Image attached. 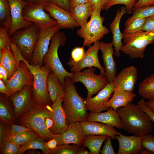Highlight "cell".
<instances>
[{
    "mask_svg": "<svg viewBox=\"0 0 154 154\" xmlns=\"http://www.w3.org/2000/svg\"><path fill=\"white\" fill-rule=\"evenodd\" d=\"M40 28L33 23L29 27L20 29L11 37L12 42L21 49L24 58L30 60L38 37Z\"/></svg>",
    "mask_w": 154,
    "mask_h": 154,
    "instance_id": "obj_9",
    "label": "cell"
},
{
    "mask_svg": "<svg viewBox=\"0 0 154 154\" xmlns=\"http://www.w3.org/2000/svg\"><path fill=\"white\" fill-rule=\"evenodd\" d=\"M101 11L94 10L89 21L84 26L77 30V35L84 39L83 46L89 47L108 33V29L103 25L105 18L101 16Z\"/></svg>",
    "mask_w": 154,
    "mask_h": 154,
    "instance_id": "obj_7",
    "label": "cell"
},
{
    "mask_svg": "<svg viewBox=\"0 0 154 154\" xmlns=\"http://www.w3.org/2000/svg\"><path fill=\"white\" fill-rule=\"evenodd\" d=\"M52 106L50 105H35L30 110L25 113L18 118V121L23 126L35 131L44 139L53 138L54 134L45 124L46 118H51Z\"/></svg>",
    "mask_w": 154,
    "mask_h": 154,
    "instance_id": "obj_3",
    "label": "cell"
},
{
    "mask_svg": "<svg viewBox=\"0 0 154 154\" xmlns=\"http://www.w3.org/2000/svg\"><path fill=\"white\" fill-rule=\"evenodd\" d=\"M7 124L2 122L0 124V148H2L4 145L8 141L9 137L10 126Z\"/></svg>",
    "mask_w": 154,
    "mask_h": 154,
    "instance_id": "obj_42",
    "label": "cell"
},
{
    "mask_svg": "<svg viewBox=\"0 0 154 154\" xmlns=\"http://www.w3.org/2000/svg\"><path fill=\"white\" fill-rule=\"evenodd\" d=\"M89 2L88 0H70V4L72 7Z\"/></svg>",
    "mask_w": 154,
    "mask_h": 154,
    "instance_id": "obj_54",
    "label": "cell"
},
{
    "mask_svg": "<svg viewBox=\"0 0 154 154\" xmlns=\"http://www.w3.org/2000/svg\"><path fill=\"white\" fill-rule=\"evenodd\" d=\"M123 39L125 44L121 47L120 51L131 59H143L147 46L154 43V31L141 30L133 34L123 33Z\"/></svg>",
    "mask_w": 154,
    "mask_h": 154,
    "instance_id": "obj_6",
    "label": "cell"
},
{
    "mask_svg": "<svg viewBox=\"0 0 154 154\" xmlns=\"http://www.w3.org/2000/svg\"><path fill=\"white\" fill-rule=\"evenodd\" d=\"M139 153L141 154H153L151 152L144 148L140 151Z\"/></svg>",
    "mask_w": 154,
    "mask_h": 154,
    "instance_id": "obj_61",
    "label": "cell"
},
{
    "mask_svg": "<svg viewBox=\"0 0 154 154\" xmlns=\"http://www.w3.org/2000/svg\"><path fill=\"white\" fill-rule=\"evenodd\" d=\"M60 28L58 24L55 27L40 29L39 33L29 60L33 65L42 66L44 56L47 52L53 35L59 31Z\"/></svg>",
    "mask_w": 154,
    "mask_h": 154,
    "instance_id": "obj_11",
    "label": "cell"
},
{
    "mask_svg": "<svg viewBox=\"0 0 154 154\" xmlns=\"http://www.w3.org/2000/svg\"><path fill=\"white\" fill-rule=\"evenodd\" d=\"M96 71L94 67H88L73 73L71 78L74 83L80 82L86 87L87 90L86 98L98 93L108 83L105 74L101 72L99 74H96L95 73Z\"/></svg>",
    "mask_w": 154,
    "mask_h": 154,
    "instance_id": "obj_8",
    "label": "cell"
},
{
    "mask_svg": "<svg viewBox=\"0 0 154 154\" xmlns=\"http://www.w3.org/2000/svg\"><path fill=\"white\" fill-rule=\"evenodd\" d=\"M21 147L8 141L0 149L3 154H18Z\"/></svg>",
    "mask_w": 154,
    "mask_h": 154,
    "instance_id": "obj_41",
    "label": "cell"
},
{
    "mask_svg": "<svg viewBox=\"0 0 154 154\" xmlns=\"http://www.w3.org/2000/svg\"><path fill=\"white\" fill-rule=\"evenodd\" d=\"M63 97H58L52 106L51 118L53 120V123L49 130L53 134L62 133L68 127L66 123V114L62 106Z\"/></svg>",
    "mask_w": 154,
    "mask_h": 154,
    "instance_id": "obj_20",
    "label": "cell"
},
{
    "mask_svg": "<svg viewBox=\"0 0 154 154\" xmlns=\"http://www.w3.org/2000/svg\"><path fill=\"white\" fill-rule=\"evenodd\" d=\"M1 50L2 56L0 64L7 70L9 79L13 75L17 70L15 61L10 46H7Z\"/></svg>",
    "mask_w": 154,
    "mask_h": 154,
    "instance_id": "obj_30",
    "label": "cell"
},
{
    "mask_svg": "<svg viewBox=\"0 0 154 154\" xmlns=\"http://www.w3.org/2000/svg\"><path fill=\"white\" fill-rule=\"evenodd\" d=\"M145 101L142 98L137 102V105L145 112L149 116L152 122H154V114L146 106Z\"/></svg>",
    "mask_w": 154,
    "mask_h": 154,
    "instance_id": "obj_49",
    "label": "cell"
},
{
    "mask_svg": "<svg viewBox=\"0 0 154 154\" xmlns=\"http://www.w3.org/2000/svg\"><path fill=\"white\" fill-rule=\"evenodd\" d=\"M143 136H128L120 132L116 138L118 141L119 148L117 154H132L139 153L144 148L142 144Z\"/></svg>",
    "mask_w": 154,
    "mask_h": 154,
    "instance_id": "obj_21",
    "label": "cell"
},
{
    "mask_svg": "<svg viewBox=\"0 0 154 154\" xmlns=\"http://www.w3.org/2000/svg\"><path fill=\"white\" fill-rule=\"evenodd\" d=\"M53 122L52 119L50 117H47L45 121V124L46 128L49 129L52 126Z\"/></svg>",
    "mask_w": 154,
    "mask_h": 154,
    "instance_id": "obj_58",
    "label": "cell"
},
{
    "mask_svg": "<svg viewBox=\"0 0 154 154\" xmlns=\"http://www.w3.org/2000/svg\"><path fill=\"white\" fill-rule=\"evenodd\" d=\"M19 58L25 63L33 76L32 94L36 105H50L52 101L47 88V80L48 74L52 71L51 69L44 64L40 66L30 64L22 54Z\"/></svg>",
    "mask_w": 154,
    "mask_h": 154,
    "instance_id": "obj_4",
    "label": "cell"
},
{
    "mask_svg": "<svg viewBox=\"0 0 154 154\" xmlns=\"http://www.w3.org/2000/svg\"><path fill=\"white\" fill-rule=\"evenodd\" d=\"M12 22L11 12L8 0H0V25L9 31Z\"/></svg>",
    "mask_w": 154,
    "mask_h": 154,
    "instance_id": "obj_33",
    "label": "cell"
},
{
    "mask_svg": "<svg viewBox=\"0 0 154 154\" xmlns=\"http://www.w3.org/2000/svg\"><path fill=\"white\" fill-rule=\"evenodd\" d=\"M46 3H28L23 8L22 15L26 21L34 23L40 29L52 27L58 25L57 21L45 11Z\"/></svg>",
    "mask_w": 154,
    "mask_h": 154,
    "instance_id": "obj_10",
    "label": "cell"
},
{
    "mask_svg": "<svg viewBox=\"0 0 154 154\" xmlns=\"http://www.w3.org/2000/svg\"><path fill=\"white\" fill-rule=\"evenodd\" d=\"M0 92L5 94L7 96L8 94V89L3 81L0 79Z\"/></svg>",
    "mask_w": 154,
    "mask_h": 154,
    "instance_id": "obj_55",
    "label": "cell"
},
{
    "mask_svg": "<svg viewBox=\"0 0 154 154\" xmlns=\"http://www.w3.org/2000/svg\"><path fill=\"white\" fill-rule=\"evenodd\" d=\"M137 78V70L135 66L125 67L119 72L114 81L115 88L133 92Z\"/></svg>",
    "mask_w": 154,
    "mask_h": 154,
    "instance_id": "obj_22",
    "label": "cell"
},
{
    "mask_svg": "<svg viewBox=\"0 0 154 154\" xmlns=\"http://www.w3.org/2000/svg\"><path fill=\"white\" fill-rule=\"evenodd\" d=\"M64 90L62 106L66 114L67 124L68 125L74 122L86 121L88 114L85 100L78 94L70 77L65 78Z\"/></svg>",
    "mask_w": 154,
    "mask_h": 154,
    "instance_id": "obj_2",
    "label": "cell"
},
{
    "mask_svg": "<svg viewBox=\"0 0 154 154\" xmlns=\"http://www.w3.org/2000/svg\"><path fill=\"white\" fill-rule=\"evenodd\" d=\"M113 92L112 97L107 102V106L109 108L111 107L116 111L118 108L125 106L131 102L136 96L133 92L119 88H116Z\"/></svg>",
    "mask_w": 154,
    "mask_h": 154,
    "instance_id": "obj_26",
    "label": "cell"
},
{
    "mask_svg": "<svg viewBox=\"0 0 154 154\" xmlns=\"http://www.w3.org/2000/svg\"><path fill=\"white\" fill-rule=\"evenodd\" d=\"M11 43L9 31L4 27L0 25V50L8 46L10 47Z\"/></svg>",
    "mask_w": 154,
    "mask_h": 154,
    "instance_id": "obj_40",
    "label": "cell"
},
{
    "mask_svg": "<svg viewBox=\"0 0 154 154\" xmlns=\"http://www.w3.org/2000/svg\"><path fill=\"white\" fill-rule=\"evenodd\" d=\"M46 147L50 149H52L56 148L57 146V141L54 138L50 139L47 142H45Z\"/></svg>",
    "mask_w": 154,
    "mask_h": 154,
    "instance_id": "obj_53",
    "label": "cell"
},
{
    "mask_svg": "<svg viewBox=\"0 0 154 154\" xmlns=\"http://www.w3.org/2000/svg\"><path fill=\"white\" fill-rule=\"evenodd\" d=\"M8 75L6 68L0 64V79L4 82L8 79Z\"/></svg>",
    "mask_w": 154,
    "mask_h": 154,
    "instance_id": "obj_51",
    "label": "cell"
},
{
    "mask_svg": "<svg viewBox=\"0 0 154 154\" xmlns=\"http://www.w3.org/2000/svg\"><path fill=\"white\" fill-rule=\"evenodd\" d=\"M84 52V46L76 47L71 52V58L74 61L78 62L82 58Z\"/></svg>",
    "mask_w": 154,
    "mask_h": 154,
    "instance_id": "obj_44",
    "label": "cell"
},
{
    "mask_svg": "<svg viewBox=\"0 0 154 154\" xmlns=\"http://www.w3.org/2000/svg\"><path fill=\"white\" fill-rule=\"evenodd\" d=\"M66 37L64 32L58 31L52 36L48 50L44 56L43 63L49 67L57 76L61 84L64 89V79L66 76L72 78L73 73L69 72L64 68L58 54L59 48L64 46Z\"/></svg>",
    "mask_w": 154,
    "mask_h": 154,
    "instance_id": "obj_5",
    "label": "cell"
},
{
    "mask_svg": "<svg viewBox=\"0 0 154 154\" xmlns=\"http://www.w3.org/2000/svg\"><path fill=\"white\" fill-rule=\"evenodd\" d=\"M94 9L89 3L72 7L70 14L73 19L82 27L87 23L88 17H91Z\"/></svg>",
    "mask_w": 154,
    "mask_h": 154,
    "instance_id": "obj_27",
    "label": "cell"
},
{
    "mask_svg": "<svg viewBox=\"0 0 154 154\" xmlns=\"http://www.w3.org/2000/svg\"><path fill=\"white\" fill-rule=\"evenodd\" d=\"M44 140L40 136L32 139L22 145L18 154H23L27 150L34 149L41 150L44 154H50V149L45 146Z\"/></svg>",
    "mask_w": 154,
    "mask_h": 154,
    "instance_id": "obj_34",
    "label": "cell"
},
{
    "mask_svg": "<svg viewBox=\"0 0 154 154\" xmlns=\"http://www.w3.org/2000/svg\"><path fill=\"white\" fill-rule=\"evenodd\" d=\"M123 129L136 136L150 133L153 127L149 116L137 105L129 102L117 110Z\"/></svg>",
    "mask_w": 154,
    "mask_h": 154,
    "instance_id": "obj_1",
    "label": "cell"
},
{
    "mask_svg": "<svg viewBox=\"0 0 154 154\" xmlns=\"http://www.w3.org/2000/svg\"><path fill=\"white\" fill-rule=\"evenodd\" d=\"M132 16L126 20L125 26L127 27L135 19L140 18H146L154 15V5L149 6L133 10Z\"/></svg>",
    "mask_w": 154,
    "mask_h": 154,
    "instance_id": "obj_36",
    "label": "cell"
},
{
    "mask_svg": "<svg viewBox=\"0 0 154 154\" xmlns=\"http://www.w3.org/2000/svg\"><path fill=\"white\" fill-rule=\"evenodd\" d=\"M50 2L53 3L70 13L72 7L70 0H49Z\"/></svg>",
    "mask_w": 154,
    "mask_h": 154,
    "instance_id": "obj_47",
    "label": "cell"
},
{
    "mask_svg": "<svg viewBox=\"0 0 154 154\" xmlns=\"http://www.w3.org/2000/svg\"><path fill=\"white\" fill-rule=\"evenodd\" d=\"M138 92L144 99L154 98V74L147 77L140 83Z\"/></svg>",
    "mask_w": 154,
    "mask_h": 154,
    "instance_id": "obj_32",
    "label": "cell"
},
{
    "mask_svg": "<svg viewBox=\"0 0 154 154\" xmlns=\"http://www.w3.org/2000/svg\"><path fill=\"white\" fill-rule=\"evenodd\" d=\"M146 18L137 19L126 27L123 33L133 34L142 30Z\"/></svg>",
    "mask_w": 154,
    "mask_h": 154,
    "instance_id": "obj_38",
    "label": "cell"
},
{
    "mask_svg": "<svg viewBox=\"0 0 154 154\" xmlns=\"http://www.w3.org/2000/svg\"><path fill=\"white\" fill-rule=\"evenodd\" d=\"M47 87L52 104L56 101L58 97L64 96V89L57 75L52 71L48 75Z\"/></svg>",
    "mask_w": 154,
    "mask_h": 154,
    "instance_id": "obj_28",
    "label": "cell"
},
{
    "mask_svg": "<svg viewBox=\"0 0 154 154\" xmlns=\"http://www.w3.org/2000/svg\"><path fill=\"white\" fill-rule=\"evenodd\" d=\"M127 13L125 6L118 9L115 17L110 25V28L112 35V41L114 48V55L117 58L120 55V51L121 47L123 45L122 41L123 38V33L120 29V23L122 16Z\"/></svg>",
    "mask_w": 154,
    "mask_h": 154,
    "instance_id": "obj_25",
    "label": "cell"
},
{
    "mask_svg": "<svg viewBox=\"0 0 154 154\" xmlns=\"http://www.w3.org/2000/svg\"><path fill=\"white\" fill-rule=\"evenodd\" d=\"M108 137L104 135L86 136L83 145L88 149L91 154H99L103 143Z\"/></svg>",
    "mask_w": 154,
    "mask_h": 154,
    "instance_id": "obj_31",
    "label": "cell"
},
{
    "mask_svg": "<svg viewBox=\"0 0 154 154\" xmlns=\"http://www.w3.org/2000/svg\"><path fill=\"white\" fill-rule=\"evenodd\" d=\"M38 136H40L32 130L12 135L9 138L8 141L18 145H23L32 139Z\"/></svg>",
    "mask_w": 154,
    "mask_h": 154,
    "instance_id": "obj_35",
    "label": "cell"
},
{
    "mask_svg": "<svg viewBox=\"0 0 154 154\" xmlns=\"http://www.w3.org/2000/svg\"><path fill=\"white\" fill-rule=\"evenodd\" d=\"M104 9L105 7L109 3L111 0H100Z\"/></svg>",
    "mask_w": 154,
    "mask_h": 154,
    "instance_id": "obj_60",
    "label": "cell"
},
{
    "mask_svg": "<svg viewBox=\"0 0 154 154\" xmlns=\"http://www.w3.org/2000/svg\"><path fill=\"white\" fill-rule=\"evenodd\" d=\"M80 123L86 136L107 135L114 139L119 133L114 127L101 123L87 121Z\"/></svg>",
    "mask_w": 154,
    "mask_h": 154,
    "instance_id": "obj_23",
    "label": "cell"
},
{
    "mask_svg": "<svg viewBox=\"0 0 154 154\" xmlns=\"http://www.w3.org/2000/svg\"><path fill=\"white\" fill-rule=\"evenodd\" d=\"M29 3L39 4L47 3L49 2V0H23Z\"/></svg>",
    "mask_w": 154,
    "mask_h": 154,
    "instance_id": "obj_57",
    "label": "cell"
},
{
    "mask_svg": "<svg viewBox=\"0 0 154 154\" xmlns=\"http://www.w3.org/2000/svg\"><path fill=\"white\" fill-rule=\"evenodd\" d=\"M142 30L147 32L154 31V15L145 18Z\"/></svg>",
    "mask_w": 154,
    "mask_h": 154,
    "instance_id": "obj_46",
    "label": "cell"
},
{
    "mask_svg": "<svg viewBox=\"0 0 154 154\" xmlns=\"http://www.w3.org/2000/svg\"><path fill=\"white\" fill-rule=\"evenodd\" d=\"M57 145L73 144L80 147L83 144L86 135L80 122H77L68 125L67 129L61 133L54 134Z\"/></svg>",
    "mask_w": 154,
    "mask_h": 154,
    "instance_id": "obj_16",
    "label": "cell"
},
{
    "mask_svg": "<svg viewBox=\"0 0 154 154\" xmlns=\"http://www.w3.org/2000/svg\"><path fill=\"white\" fill-rule=\"evenodd\" d=\"M86 121L99 122L120 129H123L120 118L117 112L111 107H110L105 112H90L88 114Z\"/></svg>",
    "mask_w": 154,
    "mask_h": 154,
    "instance_id": "obj_24",
    "label": "cell"
},
{
    "mask_svg": "<svg viewBox=\"0 0 154 154\" xmlns=\"http://www.w3.org/2000/svg\"><path fill=\"white\" fill-rule=\"evenodd\" d=\"M32 130V129L23 126H20L13 124H10L9 135H16L23 132Z\"/></svg>",
    "mask_w": 154,
    "mask_h": 154,
    "instance_id": "obj_45",
    "label": "cell"
},
{
    "mask_svg": "<svg viewBox=\"0 0 154 154\" xmlns=\"http://www.w3.org/2000/svg\"><path fill=\"white\" fill-rule=\"evenodd\" d=\"M80 147L74 144L58 145L54 149H50V154H78Z\"/></svg>",
    "mask_w": 154,
    "mask_h": 154,
    "instance_id": "obj_37",
    "label": "cell"
},
{
    "mask_svg": "<svg viewBox=\"0 0 154 154\" xmlns=\"http://www.w3.org/2000/svg\"><path fill=\"white\" fill-rule=\"evenodd\" d=\"M8 97L3 94L0 96V119L1 122L11 124L14 121L15 116L13 114L11 105L8 100Z\"/></svg>",
    "mask_w": 154,
    "mask_h": 154,
    "instance_id": "obj_29",
    "label": "cell"
},
{
    "mask_svg": "<svg viewBox=\"0 0 154 154\" xmlns=\"http://www.w3.org/2000/svg\"><path fill=\"white\" fill-rule=\"evenodd\" d=\"M145 102L146 106L154 114V98L148 100Z\"/></svg>",
    "mask_w": 154,
    "mask_h": 154,
    "instance_id": "obj_56",
    "label": "cell"
},
{
    "mask_svg": "<svg viewBox=\"0 0 154 154\" xmlns=\"http://www.w3.org/2000/svg\"><path fill=\"white\" fill-rule=\"evenodd\" d=\"M102 154H115L114 149L113 147L111 138L108 136L104 143L101 151Z\"/></svg>",
    "mask_w": 154,
    "mask_h": 154,
    "instance_id": "obj_48",
    "label": "cell"
},
{
    "mask_svg": "<svg viewBox=\"0 0 154 154\" xmlns=\"http://www.w3.org/2000/svg\"><path fill=\"white\" fill-rule=\"evenodd\" d=\"M142 144L144 148L154 154V136L150 133L143 136Z\"/></svg>",
    "mask_w": 154,
    "mask_h": 154,
    "instance_id": "obj_43",
    "label": "cell"
},
{
    "mask_svg": "<svg viewBox=\"0 0 154 154\" xmlns=\"http://www.w3.org/2000/svg\"><path fill=\"white\" fill-rule=\"evenodd\" d=\"M33 76L25 63L21 60L17 66V70L9 79L4 82L8 89L7 97L9 98L12 94L21 90L26 85L33 86Z\"/></svg>",
    "mask_w": 154,
    "mask_h": 154,
    "instance_id": "obj_12",
    "label": "cell"
},
{
    "mask_svg": "<svg viewBox=\"0 0 154 154\" xmlns=\"http://www.w3.org/2000/svg\"><path fill=\"white\" fill-rule=\"evenodd\" d=\"M115 88L113 81L108 83L95 96L86 98L84 103L86 110L93 113L108 110L109 108L107 106V102Z\"/></svg>",
    "mask_w": 154,
    "mask_h": 154,
    "instance_id": "obj_15",
    "label": "cell"
},
{
    "mask_svg": "<svg viewBox=\"0 0 154 154\" xmlns=\"http://www.w3.org/2000/svg\"><path fill=\"white\" fill-rule=\"evenodd\" d=\"M138 0H111L105 7L104 9L107 10L113 5L117 4L124 5L127 13L130 14L133 10L135 3Z\"/></svg>",
    "mask_w": 154,
    "mask_h": 154,
    "instance_id": "obj_39",
    "label": "cell"
},
{
    "mask_svg": "<svg viewBox=\"0 0 154 154\" xmlns=\"http://www.w3.org/2000/svg\"><path fill=\"white\" fill-rule=\"evenodd\" d=\"M32 93V86L26 85L19 92L14 93L9 97L14 107L15 118H18L35 105Z\"/></svg>",
    "mask_w": 154,
    "mask_h": 154,
    "instance_id": "obj_14",
    "label": "cell"
},
{
    "mask_svg": "<svg viewBox=\"0 0 154 154\" xmlns=\"http://www.w3.org/2000/svg\"><path fill=\"white\" fill-rule=\"evenodd\" d=\"M154 5V0H138L135 4L133 9Z\"/></svg>",
    "mask_w": 154,
    "mask_h": 154,
    "instance_id": "obj_50",
    "label": "cell"
},
{
    "mask_svg": "<svg viewBox=\"0 0 154 154\" xmlns=\"http://www.w3.org/2000/svg\"><path fill=\"white\" fill-rule=\"evenodd\" d=\"M99 41L94 43L84 52L82 59L78 62L74 61L71 58L66 63L70 67L71 72L72 73L80 72L85 68L94 67L98 68L101 72L105 74V68L100 64L98 58Z\"/></svg>",
    "mask_w": 154,
    "mask_h": 154,
    "instance_id": "obj_13",
    "label": "cell"
},
{
    "mask_svg": "<svg viewBox=\"0 0 154 154\" xmlns=\"http://www.w3.org/2000/svg\"><path fill=\"white\" fill-rule=\"evenodd\" d=\"M44 8V10L57 21L60 29H73L80 27L69 12L55 4L48 2L45 5Z\"/></svg>",
    "mask_w": 154,
    "mask_h": 154,
    "instance_id": "obj_17",
    "label": "cell"
},
{
    "mask_svg": "<svg viewBox=\"0 0 154 154\" xmlns=\"http://www.w3.org/2000/svg\"><path fill=\"white\" fill-rule=\"evenodd\" d=\"M78 154H91L90 151L85 150L83 148H80L79 150Z\"/></svg>",
    "mask_w": 154,
    "mask_h": 154,
    "instance_id": "obj_59",
    "label": "cell"
},
{
    "mask_svg": "<svg viewBox=\"0 0 154 154\" xmlns=\"http://www.w3.org/2000/svg\"><path fill=\"white\" fill-rule=\"evenodd\" d=\"M95 9H103V7L100 0H88Z\"/></svg>",
    "mask_w": 154,
    "mask_h": 154,
    "instance_id": "obj_52",
    "label": "cell"
},
{
    "mask_svg": "<svg viewBox=\"0 0 154 154\" xmlns=\"http://www.w3.org/2000/svg\"><path fill=\"white\" fill-rule=\"evenodd\" d=\"M10 5L11 16V25L9 31L11 37L18 30L27 28L32 23L26 21L22 15L23 10L28 2L23 0H8Z\"/></svg>",
    "mask_w": 154,
    "mask_h": 154,
    "instance_id": "obj_18",
    "label": "cell"
},
{
    "mask_svg": "<svg viewBox=\"0 0 154 154\" xmlns=\"http://www.w3.org/2000/svg\"><path fill=\"white\" fill-rule=\"evenodd\" d=\"M112 42H99V49L101 51L102 58L105 70V75L108 83L112 82L116 76V65L113 58L114 54Z\"/></svg>",
    "mask_w": 154,
    "mask_h": 154,
    "instance_id": "obj_19",
    "label": "cell"
}]
</instances>
